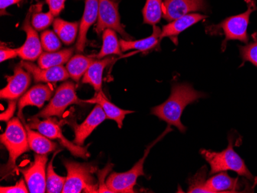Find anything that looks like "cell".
<instances>
[{
    "label": "cell",
    "mask_w": 257,
    "mask_h": 193,
    "mask_svg": "<svg viewBox=\"0 0 257 193\" xmlns=\"http://www.w3.org/2000/svg\"><path fill=\"white\" fill-rule=\"evenodd\" d=\"M205 93L196 91L189 83H176L172 87L171 94L167 101L153 108L151 113L159 119L174 126L181 132L186 130L181 122V116L185 108L201 98L206 97Z\"/></svg>",
    "instance_id": "6da1fadb"
},
{
    "label": "cell",
    "mask_w": 257,
    "mask_h": 193,
    "mask_svg": "<svg viewBox=\"0 0 257 193\" xmlns=\"http://www.w3.org/2000/svg\"><path fill=\"white\" fill-rule=\"evenodd\" d=\"M0 140L9 152L8 162L2 168V175L6 176L15 169L19 157L31 149L27 129L23 127L19 118L9 121L5 132L0 136Z\"/></svg>",
    "instance_id": "7a4b0ae2"
},
{
    "label": "cell",
    "mask_w": 257,
    "mask_h": 193,
    "mask_svg": "<svg viewBox=\"0 0 257 193\" xmlns=\"http://www.w3.org/2000/svg\"><path fill=\"white\" fill-rule=\"evenodd\" d=\"M200 153L211 167L209 173L210 175L232 170L238 175L246 177L247 179L253 181V175L249 172L241 157L233 149V137L229 138V145L227 148L222 152H217L202 149Z\"/></svg>",
    "instance_id": "3957f363"
},
{
    "label": "cell",
    "mask_w": 257,
    "mask_h": 193,
    "mask_svg": "<svg viewBox=\"0 0 257 193\" xmlns=\"http://www.w3.org/2000/svg\"><path fill=\"white\" fill-rule=\"evenodd\" d=\"M64 165L67 176L63 193L99 192L92 176L96 167L69 160L64 161Z\"/></svg>",
    "instance_id": "277c9868"
},
{
    "label": "cell",
    "mask_w": 257,
    "mask_h": 193,
    "mask_svg": "<svg viewBox=\"0 0 257 193\" xmlns=\"http://www.w3.org/2000/svg\"><path fill=\"white\" fill-rule=\"evenodd\" d=\"M247 4V10L239 15L232 16L225 19L218 25L213 26L209 28V33L212 32L216 34L219 30L223 31L225 40L223 42V51L226 48V43L229 40H239L247 44L249 36L247 34L248 25L251 14L257 10L255 0H245Z\"/></svg>",
    "instance_id": "5b68a950"
},
{
    "label": "cell",
    "mask_w": 257,
    "mask_h": 193,
    "mask_svg": "<svg viewBox=\"0 0 257 193\" xmlns=\"http://www.w3.org/2000/svg\"><path fill=\"white\" fill-rule=\"evenodd\" d=\"M170 131H172V129L169 126L165 132H163V133L154 141L153 143L147 147L144 156L142 158H140L131 170L125 172H113L108 177L106 181V185L110 190L111 193L134 192V186L137 184V178L141 175H145L144 171V162L148 156L150 149Z\"/></svg>",
    "instance_id": "8992f818"
},
{
    "label": "cell",
    "mask_w": 257,
    "mask_h": 193,
    "mask_svg": "<svg viewBox=\"0 0 257 193\" xmlns=\"http://www.w3.org/2000/svg\"><path fill=\"white\" fill-rule=\"evenodd\" d=\"M81 102L83 101L79 100L76 96V86L74 83L72 82H65L58 88L48 106L35 117L46 119L52 116L61 117L68 106L73 104H80Z\"/></svg>",
    "instance_id": "52a82bcc"
},
{
    "label": "cell",
    "mask_w": 257,
    "mask_h": 193,
    "mask_svg": "<svg viewBox=\"0 0 257 193\" xmlns=\"http://www.w3.org/2000/svg\"><path fill=\"white\" fill-rule=\"evenodd\" d=\"M28 125L31 129H37L38 132L49 139L60 141V144L75 156L83 158H86L89 156L87 148H83L80 145H76L74 142H70L65 138L59 124L51 117L43 121L39 120L37 117H33Z\"/></svg>",
    "instance_id": "ba28073f"
},
{
    "label": "cell",
    "mask_w": 257,
    "mask_h": 193,
    "mask_svg": "<svg viewBox=\"0 0 257 193\" xmlns=\"http://www.w3.org/2000/svg\"><path fill=\"white\" fill-rule=\"evenodd\" d=\"M112 29L117 32L125 40H132V37L125 33L121 24L118 10V3L114 0H99V17L96 32L98 35L106 30Z\"/></svg>",
    "instance_id": "9c48e42d"
},
{
    "label": "cell",
    "mask_w": 257,
    "mask_h": 193,
    "mask_svg": "<svg viewBox=\"0 0 257 193\" xmlns=\"http://www.w3.org/2000/svg\"><path fill=\"white\" fill-rule=\"evenodd\" d=\"M47 155L37 154L34 162L30 168L21 169L30 192L44 193L46 191V166Z\"/></svg>",
    "instance_id": "30bf717a"
},
{
    "label": "cell",
    "mask_w": 257,
    "mask_h": 193,
    "mask_svg": "<svg viewBox=\"0 0 257 193\" xmlns=\"http://www.w3.org/2000/svg\"><path fill=\"white\" fill-rule=\"evenodd\" d=\"M206 0H164L162 6L163 17L169 22L196 11L206 12Z\"/></svg>",
    "instance_id": "8fae6325"
},
{
    "label": "cell",
    "mask_w": 257,
    "mask_h": 193,
    "mask_svg": "<svg viewBox=\"0 0 257 193\" xmlns=\"http://www.w3.org/2000/svg\"><path fill=\"white\" fill-rule=\"evenodd\" d=\"M8 84L0 91V98L8 100H17L27 93L31 83V74L24 68L17 66L14 74L7 77Z\"/></svg>",
    "instance_id": "7c38bea8"
},
{
    "label": "cell",
    "mask_w": 257,
    "mask_h": 193,
    "mask_svg": "<svg viewBox=\"0 0 257 193\" xmlns=\"http://www.w3.org/2000/svg\"><path fill=\"white\" fill-rule=\"evenodd\" d=\"M32 10L33 9H30L22 26V30H24L27 33V40L20 48L17 49L20 58L26 61L30 62L35 61L39 59L43 51L41 40L39 38L38 33L30 24Z\"/></svg>",
    "instance_id": "4fadbf2b"
},
{
    "label": "cell",
    "mask_w": 257,
    "mask_h": 193,
    "mask_svg": "<svg viewBox=\"0 0 257 193\" xmlns=\"http://www.w3.org/2000/svg\"><path fill=\"white\" fill-rule=\"evenodd\" d=\"M22 66L33 76L36 82L42 83H56L64 81L70 77L66 68L63 66L50 68H40L33 63L22 62Z\"/></svg>",
    "instance_id": "5bb4252c"
},
{
    "label": "cell",
    "mask_w": 257,
    "mask_h": 193,
    "mask_svg": "<svg viewBox=\"0 0 257 193\" xmlns=\"http://www.w3.org/2000/svg\"><path fill=\"white\" fill-rule=\"evenodd\" d=\"M99 17V0H86L84 12L79 23V36L76 43L78 52H83L86 43L87 33L91 26Z\"/></svg>",
    "instance_id": "9a60e30c"
},
{
    "label": "cell",
    "mask_w": 257,
    "mask_h": 193,
    "mask_svg": "<svg viewBox=\"0 0 257 193\" xmlns=\"http://www.w3.org/2000/svg\"><path fill=\"white\" fill-rule=\"evenodd\" d=\"M106 119V116L103 109L99 105L96 104L86 120L75 128V139L73 142L82 146L88 136Z\"/></svg>",
    "instance_id": "2e32d148"
},
{
    "label": "cell",
    "mask_w": 257,
    "mask_h": 193,
    "mask_svg": "<svg viewBox=\"0 0 257 193\" xmlns=\"http://www.w3.org/2000/svg\"><path fill=\"white\" fill-rule=\"evenodd\" d=\"M53 90L49 85L38 84L32 87L19 101V116H22V111L26 106H33L42 108L45 102L50 100Z\"/></svg>",
    "instance_id": "e0dca14e"
},
{
    "label": "cell",
    "mask_w": 257,
    "mask_h": 193,
    "mask_svg": "<svg viewBox=\"0 0 257 193\" xmlns=\"http://www.w3.org/2000/svg\"><path fill=\"white\" fill-rule=\"evenodd\" d=\"M206 18L207 16L199 14H187L183 16L180 18L170 22L167 25L164 26L161 30L160 39L162 40L165 37H170L172 40H174L175 43H177L179 34Z\"/></svg>",
    "instance_id": "ac0fdd59"
},
{
    "label": "cell",
    "mask_w": 257,
    "mask_h": 193,
    "mask_svg": "<svg viewBox=\"0 0 257 193\" xmlns=\"http://www.w3.org/2000/svg\"><path fill=\"white\" fill-rule=\"evenodd\" d=\"M83 103L98 104L103 109L106 116V119H112L117 123L118 127L122 128L125 116L128 114L134 113V111L124 110L109 102L102 92L96 93V96L90 99L83 100Z\"/></svg>",
    "instance_id": "d6986e66"
},
{
    "label": "cell",
    "mask_w": 257,
    "mask_h": 193,
    "mask_svg": "<svg viewBox=\"0 0 257 193\" xmlns=\"http://www.w3.org/2000/svg\"><path fill=\"white\" fill-rule=\"evenodd\" d=\"M206 187L209 193L236 192L241 188L239 178H231L226 172H220L206 180Z\"/></svg>",
    "instance_id": "ffe728a7"
},
{
    "label": "cell",
    "mask_w": 257,
    "mask_h": 193,
    "mask_svg": "<svg viewBox=\"0 0 257 193\" xmlns=\"http://www.w3.org/2000/svg\"><path fill=\"white\" fill-rule=\"evenodd\" d=\"M114 61L112 57L101 59L99 60H95L83 78V83L91 85L94 88L96 93L102 92V74L106 67Z\"/></svg>",
    "instance_id": "44dd1931"
},
{
    "label": "cell",
    "mask_w": 257,
    "mask_h": 193,
    "mask_svg": "<svg viewBox=\"0 0 257 193\" xmlns=\"http://www.w3.org/2000/svg\"><path fill=\"white\" fill-rule=\"evenodd\" d=\"M161 30L157 26H154V33L150 37L142 40H119L121 50L122 52L128 50H138L140 52H147L153 50L158 46L160 43Z\"/></svg>",
    "instance_id": "7402d4cb"
},
{
    "label": "cell",
    "mask_w": 257,
    "mask_h": 193,
    "mask_svg": "<svg viewBox=\"0 0 257 193\" xmlns=\"http://www.w3.org/2000/svg\"><path fill=\"white\" fill-rule=\"evenodd\" d=\"M27 135H28L29 144L30 149L37 154L46 155L58 148V144L52 142L49 138L45 136L40 132H35L32 130L28 124H26Z\"/></svg>",
    "instance_id": "603a6c76"
},
{
    "label": "cell",
    "mask_w": 257,
    "mask_h": 193,
    "mask_svg": "<svg viewBox=\"0 0 257 193\" xmlns=\"http://www.w3.org/2000/svg\"><path fill=\"white\" fill-rule=\"evenodd\" d=\"M74 49L69 48L60 51L53 52V53H42L38 59V65L40 68H50L55 66H63L68 63L72 58Z\"/></svg>",
    "instance_id": "cb8c5ba5"
},
{
    "label": "cell",
    "mask_w": 257,
    "mask_h": 193,
    "mask_svg": "<svg viewBox=\"0 0 257 193\" xmlns=\"http://www.w3.org/2000/svg\"><path fill=\"white\" fill-rule=\"evenodd\" d=\"M94 62V59L92 57L83 55H76L68 62L66 70L69 73V76L75 82H79L81 78L84 76L89 66Z\"/></svg>",
    "instance_id": "d4e9b609"
},
{
    "label": "cell",
    "mask_w": 257,
    "mask_h": 193,
    "mask_svg": "<svg viewBox=\"0 0 257 193\" xmlns=\"http://www.w3.org/2000/svg\"><path fill=\"white\" fill-rule=\"evenodd\" d=\"M53 29L59 38H60L65 44L70 45L76 40L78 29H79V23H70L57 18L53 22Z\"/></svg>",
    "instance_id": "484cf974"
},
{
    "label": "cell",
    "mask_w": 257,
    "mask_h": 193,
    "mask_svg": "<svg viewBox=\"0 0 257 193\" xmlns=\"http://www.w3.org/2000/svg\"><path fill=\"white\" fill-rule=\"evenodd\" d=\"M120 43L115 30L106 29L102 32V46L98 53L97 59L101 60L110 55H122Z\"/></svg>",
    "instance_id": "4316f807"
},
{
    "label": "cell",
    "mask_w": 257,
    "mask_h": 193,
    "mask_svg": "<svg viewBox=\"0 0 257 193\" xmlns=\"http://www.w3.org/2000/svg\"><path fill=\"white\" fill-rule=\"evenodd\" d=\"M163 1L162 0H147L144 10V24L149 25L156 26L160 23L163 17V10H162Z\"/></svg>",
    "instance_id": "83f0119b"
},
{
    "label": "cell",
    "mask_w": 257,
    "mask_h": 193,
    "mask_svg": "<svg viewBox=\"0 0 257 193\" xmlns=\"http://www.w3.org/2000/svg\"><path fill=\"white\" fill-rule=\"evenodd\" d=\"M54 157L55 155L49 163L47 172H46V192H63L65 183H66V177L60 176L55 172L53 165Z\"/></svg>",
    "instance_id": "f1b7e54d"
},
{
    "label": "cell",
    "mask_w": 257,
    "mask_h": 193,
    "mask_svg": "<svg viewBox=\"0 0 257 193\" xmlns=\"http://www.w3.org/2000/svg\"><path fill=\"white\" fill-rule=\"evenodd\" d=\"M206 175H207L206 167L203 166L193 178L189 180L190 187H189L188 192L209 193V190L206 187Z\"/></svg>",
    "instance_id": "f546056e"
},
{
    "label": "cell",
    "mask_w": 257,
    "mask_h": 193,
    "mask_svg": "<svg viewBox=\"0 0 257 193\" xmlns=\"http://www.w3.org/2000/svg\"><path fill=\"white\" fill-rule=\"evenodd\" d=\"M41 44L43 50L49 53L59 51L62 47L61 42H60L57 34L51 30H46L41 33Z\"/></svg>",
    "instance_id": "4dcf8cb0"
},
{
    "label": "cell",
    "mask_w": 257,
    "mask_h": 193,
    "mask_svg": "<svg viewBox=\"0 0 257 193\" xmlns=\"http://www.w3.org/2000/svg\"><path fill=\"white\" fill-rule=\"evenodd\" d=\"M253 41L246 46H239V53L242 63L249 62L257 67V33L252 35Z\"/></svg>",
    "instance_id": "1f68e13d"
},
{
    "label": "cell",
    "mask_w": 257,
    "mask_h": 193,
    "mask_svg": "<svg viewBox=\"0 0 257 193\" xmlns=\"http://www.w3.org/2000/svg\"><path fill=\"white\" fill-rule=\"evenodd\" d=\"M54 22V16L51 12L33 13L32 16V26L37 31H42L50 27Z\"/></svg>",
    "instance_id": "d6a6232c"
},
{
    "label": "cell",
    "mask_w": 257,
    "mask_h": 193,
    "mask_svg": "<svg viewBox=\"0 0 257 193\" xmlns=\"http://www.w3.org/2000/svg\"><path fill=\"white\" fill-rule=\"evenodd\" d=\"M1 193H28L30 192L28 187L26 185L25 181L21 178L14 186H1Z\"/></svg>",
    "instance_id": "836d02e7"
},
{
    "label": "cell",
    "mask_w": 257,
    "mask_h": 193,
    "mask_svg": "<svg viewBox=\"0 0 257 193\" xmlns=\"http://www.w3.org/2000/svg\"><path fill=\"white\" fill-rule=\"evenodd\" d=\"M46 4L50 7V11L54 17H57L61 14L65 7L66 0H46Z\"/></svg>",
    "instance_id": "e575fe53"
},
{
    "label": "cell",
    "mask_w": 257,
    "mask_h": 193,
    "mask_svg": "<svg viewBox=\"0 0 257 193\" xmlns=\"http://www.w3.org/2000/svg\"><path fill=\"white\" fill-rule=\"evenodd\" d=\"M17 56H19L17 49V50H14V49L4 47V46L1 47V49H0V62L1 63L10 60V59L16 58Z\"/></svg>",
    "instance_id": "d590c367"
},
{
    "label": "cell",
    "mask_w": 257,
    "mask_h": 193,
    "mask_svg": "<svg viewBox=\"0 0 257 193\" xmlns=\"http://www.w3.org/2000/svg\"><path fill=\"white\" fill-rule=\"evenodd\" d=\"M17 109V100H10L8 109L1 114V120L10 121Z\"/></svg>",
    "instance_id": "8d00e7d4"
},
{
    "label": "cell",
    "mask_w": 257,
    "mask_h": 193,
    "mask_svg": "<svg viewBox=\"0 0 257 193\" xmlns=\"http://www.w3.org/2000/svg\"><path fill=\"white\" fill-rule=\"evenodd\" d=\"M111 169L110 166H106V168L99 173V192H111L110 190L106 186V183L104 184V178L105 175Z\"/></svg>",
    "instance_id": "74e56055"
},
{
    "label": "cell",
    "mask_w": 257,
    "mask_h": 193,
    "mask_svg": "<svg viewBox=\"0 0 257 193\" xmlns=\"http://www.w3.org/2000/svg\"><path fill=\"white\" fill-rule=\"evenodd\" d=\"M22 0H0V10H1V15L4 16L6 14V10L10 6L14 4H19Z\"/></svg>",
    "instance_id": "f35d334b"
},
{
    "label": "cell",
    "mask_w": 257,
    "mask_h": 193,
    "mask_svg": "<svg viewBox=\"0 0 257 193\" xmlns=\"http://www.w3.org/2000/svg\"><path fill=\"white\" fill-rule=\"evenodd\" d=\"M114 1H115V0H114Z\"/></svg>",
    "instance_id": "ab89813d"
}]
</instances>
